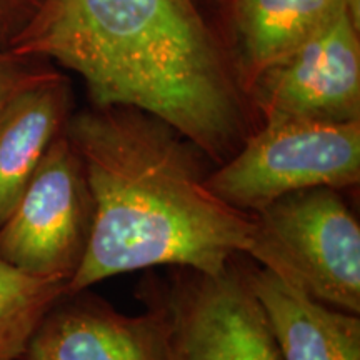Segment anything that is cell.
I'll list each match as a JSON object with an SVG mask.
<instances>
[{
  "mask_svg": "<svg viewBox=\"0 0 360 360\" xmlns=\"http://www.w3.org/2000/svg\"><path fill=\"white\" fill-rule=\"evenodd\" d=\"M77 74L94 105L159 117L224 164L260 127L195 0H42L7 49Z\"/></svg>",
  "mask_w": 360,
  "mask_h": 360,
  "instance_id": "obj_1",
  "label": "cell"
},
{
  "mask_svg": "<svg viewBox=\"0 0 360 360\" xmlns=\"http://www.w3.org/2000/svg\"><path fill=\"white\" fill-rule=\"evenodd\" d=\"M64 132L94 197V224L67 295L120 274L154 267L224 272L245 255L254 215L207 186L217 165L177 129L141 109L72 112Z\"/></svg>",
  "mask_w": 360,
  "mask_h": 360,
  "instance_id": "obj_2",
  "label": "cell"
},
{
  "mask_svg": "<svg viewBox=\"0 0 360 360\" xmlns=\"http://www.w3.org/2000/svg\"><path fill=\"white\" fill-rule=\"evenodd\" d=\"M252 215L245 255L310 299L360 314V225L340 191L292 192Z\"/></svg>",
  "mask_w": 360,
  "mask_h": 360,
  "instance_id": "obj_3",
  "label": "cell"
},
{
  "mask_svg": "<svg viewBox=\"0 0 360 360\" xmlns=\"http://www.w3.org/2000/svg\"><path fill=\"white\" fill-rule=\"evenodd\" d=\"M360 180V122L285 120L260 124L207 186L229 205L255 214L287 193L355 187Z\"/></svg>",
  "mask_w": 360,
  "mask_h": 360,
  "instance_id": "obj_4",
  "label": "cell"
},
{
  "mask_svg": "<svg viewBox=\"0 0 360 360\" xmlns=\"http://www.w3.org/2000/svg\"><path fill=\"white\" fill-rule=\"evenodd\" d=\"M174 270L141 294L160 321L165 360H282L245 270L233 262L215 276Z\"/></svg>",
  "mask_w": 360,
  "mask_h": 360,
  "instance_id": "obj_5",
  "label": "cell"
},
{
  "mask_svg": "<svg viewBox=\"0 0 360 360\" xmlns=\"http://www.w3.org/2000/svg\"><path fill=\"white\" fill-rule=\"evenodd\" d=\"M92 224L94 197L82 159L62 132L0 225V259L30 276L69 282L87 250Z\"/></svg>",
  "mask_w": 360,
  "mask_h": 360,
  "instance_id": "obj_6",
  "label": "cell"
},
{
  "mask_svg": "<svg viewBox=\"0 0 360 360\" xmlns=\"http://www.w3.org/2000/svg\"><path fill=\"white\" fill-rule=\"evenodd\" d=\"M260 124L360 122V13L344 11L250 87Z\"/></svg>",
  "mask_w": 360,
  "mask_h": 360,
  "instance_id": "obj_7",
  "label": "cell"
},
{
  "mask_svg": "<svg viewBox=\"0 0 360 360\" xmlns=\"http://www.w3.org/2000/svg\"><path fill=\"white\" fill-rule=\"evenodd\" d=\"M344 11L360 13V0H229L209 22L250 92L260 72Z\"/></svg>",
  "mask_w": 360,
  "mask_h": 360,
  "instance_id": "obj_8",
  "label": "cell"
},
{
  "mask_svg": "<svg viewBox=\"0 0 360 360\" xmlns=\"http://www.w3.org/2000/svg\"><path fill=\"white\" fill-rule=\"evenodd\" d=\"M20 360H165L159 317L125 315L101 299L56 305Z\"/></svg>",
  "mask_w": 360,
  "mask_h": 360,
  "instance_id": "obj_9",
  "label": "cell"
},
{
  "mask_svg": "<svg viewBox=\"0 0 360 360\" xmlns=\"http://www.w3.org/2000/svg\"><path fill=\"white\" fill-rule=\"evenodd\" d=\"M72 112L70 80L51 67L0 107V225Z\"/></svg>",
  "mask_w": 360,
  "mask_h": 360,
  "instance_id": "obj_10",
  "label": "cell"
},
{
  "mask_svg": "<svg viewBox=\"0 0 360 360\" xmlns=\"http://www.w3.org/2000/svg\"><path fill=\"white\" fill-rule=\"evenodd\" d=\"M282 360H360L359 314L310 299L262 267L245 270Z\"/></svg>",
  "mask_w": 360,
  "mask_h": 360,
  "instance_id": "obj_11",
  "label": "cell"
},
{
  "mask_svg": "<svg viewBox=\"0 0 360 360\" xmlns=\"http://www.w3.org/2000/svg\"><path fill=\"white\" fill-rule=\"evenodd\" d=\"M67 281L22 272L0 259V360H20L44 317L65 294Z\"/></svg>",
  "mask_w": 360,
  "mask_h": 360,
  "instance_id": "obj_12",
  "label": "cell"
},
{
  "mask_svg": "<svg viewBox=\"0 0 360 360\" xmlns=\"http://www.w3.org/2000/svg\"><path fill=\"white\" fill-rule=\"evenodd\" d=\"M47 69L49 67L40 58L20 57L11 51H0V107Z\"/></svg>",
  "mask_w": 360,
  "mask_h": 360,
  "instance_id": "obj_13",
  "label": "cell"
},
{
  "mask_svg": "<svg viewBox=\"0 0 360 360\" xmlns=\"http://www.w3.org/2000/svg\"><path fill=\"white\" fill-rule=\"evenodd\" d=\"M42 0H0V51H7Z\"/></svg>",
  "mask_w": 360,
  "mask_h": 360,
  "instance_id": "obj_14",
  "label": "cell"
},
{
  "mask_svg": "<svg viewBox=\"0 0 360 360\" xmlns=\"http://www.w3.org/2000/svg\"><path fill=\"white\" fill-rule=\"evenodd\" d=\"M197 6L202 8V12L205 13V17L209 19L210 15H214L220 7H224L229 0H195Z\"/></svg>",
  "mask_w": 360,
  "mask_h": 360,
  "instance_id": "obj_15",
  "label": "cell"
}]
</instances>
